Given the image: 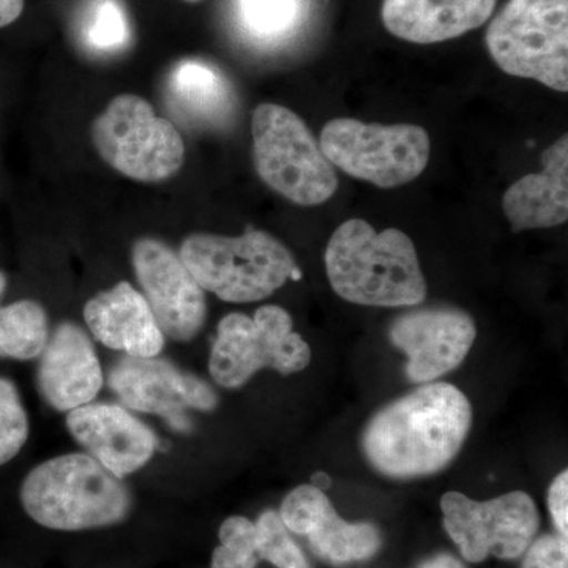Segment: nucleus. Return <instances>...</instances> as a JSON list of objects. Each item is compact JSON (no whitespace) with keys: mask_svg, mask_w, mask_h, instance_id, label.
<instances>
[{"mask_svg":"<svg viewBox=\"0 0 568 568\" xmlns=\"http://www.w3.org/2000/svg\"><path fill=\"white\" fill-rule=\"evenodd\" d=\"M473 407L458 387L433 383L381 409L366 425L362 447L384 476H432L462 450Z\"/></svg>","mask_w":568,"mask_h":568,"instance_id":"1","label":"nucleus"},{"mask_svg":"<svg viewBox=\"0 0 568 568\" xmlns=\"http://www.w3.org/2000/svg\"><path fill=\"white\" fill-rule=\"evenodd\" d=\"M325 271L335 294L351 304L396 308L426 297L416 246L395 227L377 233L361 219L339 224L325 248Z\"/></svg>","mask_w":568,"mask_h":568,"instance_id":"2","label":"nucleus"},{"mask_svg":"<svg viewBox=\"0 0 568 568\" xmlns=\"http://www.w3.org/2000/svg\"><path fill=\"white\" fill-rule=\"evenodd\" d=\"M121 480L91 455H61L24 477L21 506L41 528L61 532L111 528L132 511V495Z\"/></svg>","mask_w":568,"mask_h":568,"instance_id":"3","label":"nucleus"},{"mask_svg":"<svg viewBox=\"0 0 568 568\" xmlns=\"http://www.w3.org/2000/svg\"><path fill=\"white\" fill-rule=\"evenodd\" d=\"M179 256L204 291L231 304L264 301L287 280L301 276L290 250L257 230L239 237L190 235Z\"/></svg>","mask_w":568,"mask_h":568,"instance_id":"4","label":"nucleus"},{"mask_svg":"<svg viewBox=\"0 0 568 568\" xmlns=\"http://www.w3.org/2000/svg\"><path fill=\"white\" fill-rule=\"evenodd\" d=\"M253 159L261 181L302 207L327 203L338 179L306 123L287 108L263 103L253 112Z\"/></svg>","mask_w":568,"mask_h":568,"instance_id":"5","label":"nucleus"},{"mask_svg":"<svg viewBox=\"0 0 568 568\" xmlns=\"http://www.w3.org/2000/svg\"><path fill=\"white\" fill-rule=\"evenodd\" d=\"M485 43L504 73L568 92V0H508Z\"/></svg>","mask_w":568,"mask_h":568,"instance_id":"6","label":"nucleus"},{"mask_svg":"<svg viewBox=\"0 0 568 568\" xmlns=\"http://www.w3.org/2000/svg\"><path fill=\"white\" fill-rule=\"evenodd\" d=\"M320 145L332 166L379 189L416 181L432 155L428 133L414 123L383 125L334 119L325 123Z\"/></svg>","mask_w":568,"mask_h":568,"instance_id":"7","label":"nucleus"},{"mask_svg":"<svg viewBox=\"0 0 568 568\" xmlns=\"http://www.w3.org/2000/svg\"><path fill=\"white\" fill-rule=\"evenodd\" d=\"M312 349L294 332L293 317L282 306L264 305L253 317L231 313L220 321L209 372L224 388L244 386L257 372L275 369L280 375L304 372Z\"/></svg>","mask_w":568,"mask_h":568,"instance_id":"8","label":"nucleus"},{"mask_svg":"<svg viewBox=\"0 0 568 568\" xmlns=\"http://www.w3.org/2000/svg\"><path fill=\"white\" fill-rule=\"evenodd\" d=\"M92 141L104 162L138 182L166 181L185 160V144L173 123L130 93L115 97L95 119Z\"/></svg>","mask_w":568,"mask_h":568,"instance_id":"9","label":"nucleus"},{"mask_svg":"<svg viewBox=\"0 0 568 568\" xmlns=\"http://www.w3.org/2000/svg\"><path fill=\"white\" fill-rule=\"evenodd\" d=\"M440 508L444 528L469 562H481L488 556L504 560L519 558L532 544L540 526L536 503L523 491L507 493L485 503L448 491L440 500Z\"/></svg>","mask_w":568,"mask_h":568,"instance_id":"10","label":"nucleus"},{"mask_svg":"<svg viewBox=\"0 0 568 568\" xmlns=\"http://www.w3.org/2000/svg\"><path fill=\"white\" fill-rule=\"evenodd\" d=\"M132 261L138 283L164 336L190 342L200 334L207 316L203 287L190 274L181 256L156 239H140Z\"/></svg>","mask_w":568,"mask_h":568,"instance_id":"11","label":"nucleus"},{"mask_svg":"<svg viewBox=\"0 0 568 568\" xmlns=\"http://www.w3.org/2000/svg\"><path fill=\"white\" fill-rule=\"evenodd\" d=\"M111 390L138 413L156 414L182 428L185 410L215 409L219 398L200 377L156 357L121 358L110 372Z\"/></svg>","mask_w":568,"mask_h":568,"instance_id":"12","label":"nucleus"},{"mask_svg":"<svg viewBox=\"0 0 568 568\" xmlns=\"http://www.w3.org/2000/svg\"><path fill=\"white\" fill-rule=\"evenodd\" d=\"M473 317L454 306L416 310L396 317L392 343L407 355L406 375L429 383L463 364L476 342Z\"/></svg>","mask_w":568,"mask_h":568,"instance_id":"13","label":"nucleus"},{"mask_svg":"<svg viewBox=\"0 0 568 568\" xmlns=\"http://www.w3.org/2000/svg\"><path fill=\"white\" fill-rule=\"evenodd\" d=\"M67 428L93 459L119 478L142 469L155 454L152 429L123 406L89 403L77 407L67 416Z\"/></svg>","mask_w":568,"mask_h":568,"instance_id":"14","label":"nucleus"},{"mask_svg":"<svg viewBox=\"0 0 568 568\" xmlns=\"http://www.w3.org/2000/svg\"><path fill=\"white\" fill-rule=\"evenodd\" d=\"M39 358V390L54 409L70 413L92 403L102 390L99 355L91 338L77 324L58 325Z\"/></svg>","mask_w":568,"mask_h":568,"instance_id":"15","label":"nucleus"},{"mask_svg":"<svg viewBox=\"0 0 568 568\" xmlns=\"http://www.w3.org/2000/svg\"><path fill=\"white\" fill-rule=\"evenodd\" d=\"M84 321L100 343L129 357H156L163 351L164 335L151 306L130 283L92 297L84 306Z\"/></svg>","mask_w":568,"mask_h":568,"instance_id":"16","label":"nucleus"},{"mask_svg":"<svg viewBox=\"0 0 568 568\" xmlns=\"http://www.w3.org/2000/svg\"><path fill=\"white\" fill-rule=\"evenodd\" d=\"M496 6L497 0H383L381 17L396 39L435 44L481 28Z\"/></svg>","mask_w":568,"mask_h":568,"instance_id":"17","label":"nucleus"},{"mask_svg":"<svg viewBox=\"0 0 568 568\" xmlns=\"http://www.w3.org/2000/svg\"><path fill=\"white\" fill-rule=\"evenodd\" d=\"M544 171L515 182L503 197L514 233L548 230L568 220V136L562 134L541 155Z\"/></svg>","mask_w":568,"mask_h":568,"instance_id":"18","label":"nucleus"},{"mask_svg":"<svg viewBox=\"0 0 568 568\" xmlns=\"http://www.w3.org/2000/svg\"><path fill=\"white\" fill-rule=\"evenodd\" d=\"M166 97L173 110L194 123L220 125L233 114L235 93L222 71L211 63L186 59L171 70Z\"/></svg>","mask_w":568,"mask_h":568,"instance_id":"19","label":"nucleus"},{"mask_svg":"<svg viewBox=\"0 0 568 568\" xmlns=\"http://www.w3.org/2000/svg\"><path fill=\"white\" fill-rule=\"evenodd\" d=\"M305 537L317 558L335 566L372 558L383 544L375 526L369 523H347L332 506L317 518Z\"/></svg>","mask_w":568,"mask_h":568,"instance_id":"20","label":"nucleus"},{"mask_svg":"<svg viewBox=\"0 0 568 568\" xmlns=\"http://www.w3.org/2000/svg\"><path fill=\"white\" fill-rule=\"evenodd\" d=\"M50 339V321L36 301L0 305V358L28 362L39 358Z\"/></svg>","mask_w":568,"mask_h":568,"instance_id":"21","label":"nucleus"},{"mask_svg":"<svg viewBox=\"0 0 568 568\" xmlns=\"http://www.w3.org/2000/svg\"><path fill=\"white\" fill-rule=\"evenodd\" d=\"M220 545L212 555L211 568H256V525L245 517L224 519L219 530Z\"/></svg>","mask_w":568,"mask_h":568,"instance_id":"22","label":"nucleus"},{"mask_svg":"<svg viewBox=\"0 0 568 568\" xmlns=\"http://www.w3.org/2000/svg\"><path fill=\"white\" fill-rule=\"evenodd\" d=\"M29 439V417L20 392L9 377L0 376V466L20 455Z\"/></svg>","mask_w":568,"mask_h":568,"instance_id":"23","label":"nucleus"},{"mask_svg":"<svg viewBox=\"0 0 568 568\" xmlns=\"http://www.w3.org/2000/svg\"><path fill=\"white\" fill-rule=\"evenodd\" d=\"M256 525L257 556L276 568H310L302 549L274 510L264 511Z\"/></svg>","mask_w":568,"mask_h":568,"instance_id":"24","label":"nucleus"},{"mask_svg":"<svg viewBox=\"0 0 568 568\" xmlns=\"http://www.w3.org/2000/svg\"><path fill=\"white\" fill-rule=\"evenodd\" d=\"M130 39L125 11L115 0H97L85 20V40L93 50L118 51Z\"/></svg>","mask_w":568,"mask_h":568,"instance_id":"25","label":"nucleus"},{"mask_svg":"<svg viewBox=\"0 0 568 568\" xmlns=\"http://www.w3.org/2000/svg\"><path fill=\"white\" fill-rule=\"evenodd\" d=\"M331 506L328 497L315 485H302L284 497L278 515L290 532L305 537Z\"/></svg>","mask_w":568,"mask_h":568,"instance_id":"26","label":"nucleus"},{"mask_svg":"<svg viewBox=\"0 0 568 568\" xmlns=\"http://www.w3.org/2000/svg\"><path fill=\"white\" fill-rule=\"evenodd\" d=\"M241 9L250 31L261 37H275L293 28L298 0H241Z\"/></svg>","mask_w":568,"mask_h":568,"instance_id":"27","label":"nucleus"},{"mask_svg":"<svg viewBox=\"0 0 568 568\" xmlns=\"http://www.w3.org/2000/svg\"><path fill=\"white\" fill-rule=\"evenodd\" d=\"M523 568H568L567 540L559 536H545L526 549Z\"/></svg>","mask_w":568,"mask_h":568,"instance_id":"28","label":"nucleus"},{"mask_svg":"<svg viewBox=\"0 0 568 568\" xmlns=\"http://www.w3.org/2000/svg\"><path fill=\"white\" fill-rule=\"evenodd\" d=\"M548 507L552 521L558 528L559 537L567 540L568 536V470H564L552 481L548 491Z\"/></svg>","mask_w":568,"mask_h":568,"instance_id":"29","label":"nucleus"},{"mask_svg":"<svg viewBox=\"0 0 568 568\" xmlns=\"http://www.w3.org/2000/svg\"><path fill=\"white\" fill-rule=\"evenodd\" d=\"M24 11V0H0V29L13 24Z\"/></svg>","mask_w":568,"mask_h":568,"instance_id":"30","label":"nucleus"},{"mask_svg":"<svg viewBox=\"0 0 568 568\" xmlns=\"http://www.w3.org/2000/svg\"><path fill=\"white\" fill-rule=\"evenodd\" d=\"M418 568H466L457 558L450 555H437L426 559Z\"/></svg>","mask_w":568,"mask_h":568,"instance_id":"31","label":"nucleus"},{"mask_svg":"<svg viewBox=\"0 0 568 568\" xmlns=\"http://www.w3.org/2000/svg\"><path fill=\"white\" fill-rule=\"evenodd\" d=\"M312 480H313L312 485H315V487L320 488L321 491H325V489L331 487V484H332L331 478H328V476H325V474H323V473L315 474V476H313Z\"/></svg>","mask_w":568,"mask_h":568,"instance_id":"32","label":"nucleus"},{"mask_svg":"<svg viewBox=\"0 0 568 568\" xmlns=\"http://www.w3.org/2000/svg\"><path fill=\"white\" fill-rule=\"evenodd\" d=\"M7 284H9V278H7L6 272L0 271V301H2L3 294H6Z\"/></svg>","mask_w":568,"mask_h":568,"instance_id":"33","label":"nucleus"},{"mask_svg":"<svg viewBox=\"0 0 568 568\" xmlns=\"http://www.w3.org/2000/svg\"><path fill=\"white\" fill-rule=\"evenodd\" d=\"M183 2H186V3H197V2H201V0H183Z\"/></svg>","mask_w":568,"mask_h":568,"instance_id":"34","label":"nucleus"}]
</instances>
